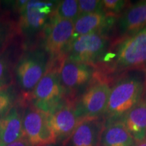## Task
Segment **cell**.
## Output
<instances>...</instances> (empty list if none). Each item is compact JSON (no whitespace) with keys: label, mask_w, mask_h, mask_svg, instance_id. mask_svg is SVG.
<instances>
[{"label":"cell","mask_w":146,"mask_h":146,"mask_svg":"<svg viewBox=\"0 0 146 146\" xmlns=\"http://www.w3.org/2000/svg\"><path fill=\"white\" fill-rule=\"evenodd\" d=\"M143 81L137 76L120 79L111 88L105 114L112 119L124 116L141 100Z\"/></svg>","instance_id":"6da1fadb"},{"label":"cell","mask_w":146,"mask_h":146,"mask_svg":"<svg viewBox=\"0 0 146 146\" xmlns=\"http://www.w3.org/2000/svg\"><path fill=\"white\" fill-rule=\"evenodd\" d=\"M66 92L60 83L57 65L51 64L31 93L33 106L51 114L64 102Z\"/></svg>","instance_id":"7a4b0ae2"},{"label":"cell","mask_w":146,"mask_h":146,"mask_svg":"<svg viewBox=\"0 0 146 146\" xmlns=\"http://www.w3.org/2000/svg\"><path fill=\"white\" fill-rule=\"evenodd\" d=\"M48 68V54L44 50H34L25 53L14 69L20 88L26 94H31Z\"/></svg>","instance_id":"3957f363"},{"label":"cell","mask_w":146,"mask_h":146,"mask_svg":"<svg viewBox=\"0 0 146 146\" xmlns=\"http://www.w3.org/2000/svg\"><path fill=\"white\" fill-rule=\"evenodd\" d=\"M108 58L119 69L146 66V27L118 43L114 54Z\"/></svg>","instance_id":"277c9868"},{"label":"cell","mask_w":146,"mask_h":146,"mask_svg":"<svg viewBox=\"0 0 146 146\" xmlns=\"http://www.w3.org/2000/svg\"><path fill=\"white\" fill-rule=\"evenodd\" d=\"M108 39L104 33L97 32L76 37L66 52L67 59L92 66L102 59Z\"/></svg>","instance_id":"5b68a950"},{"label":"cell","mask_w":146,"mask_h":146,"mask_svg":"<svg viewBox=\"0 0 146 146\" xmlns=\"http://www.w3.org/2000/svg\"><path fill=\"white\" fill-rule=\"evenodd\" d=\"M74 36V21L52 16L43 29V49L52 59L63 57Z\"/></svg>","instance_id":"8992f818"},{"label":"cell","mask_w":146,"mask_h":146,"mask_svg":"<svg viewBox=\"0 0 146 146\" xmlns=\"http://www.w3.org/2000/svg\"><path fill=\"white\" fill-rule=\"evenodd\" d=\"M23 130L32 146L56 143L50 123V114L34 106H29L23 110Z\"/></svg>","instance_id":"52a82bcc"},{"label":"cell","mask_w":146,"mask_h":146,"mask_svg":"<svg viewBox=\"0 0 146 146\" xmlns=\"http://www.w3.org/2000/svg\"><path fill=\"white\" fill-rule=\"evenodd\" d=\"M111 87L108 82L96 78L87 86L75 102L78 115L84 118H99L106 110Z\"/></svg>","instance_id":"ba28073f"},{"label":"cell","mask_w":146,"mask_h":146,"mask_svg":"<svg viewBox=\"0 0 146 146\" xmlns=\"http://www.w3.org/2000/svg\"><path fill=\"white\" fill-rule=\"evenodd\" d=\"M58 74L68 100H72L76 91L90 84L94 76L92 66L67 59L65 56L58 59Z\"/></svg>","instance_id":"9c48e42d"},{"label":"cell","mask_w":146,"mask_h":146,"mask_svg":"<svg viewBox=\"0 0 146 146\" xmlns=\"http://www.w3.org/2000/svg\"><path fill=\"white\" fill-rule=\"evenodd\" d=\"M56 1H29L20 12V29L25 34H33L44 29L56 8Z\"/></svg>","instance_id":"30bf717a"},{"label":"cell","mask_w":146,"mask_h":146,"mask_svg":"<svg viewBox=\"0 0 146 146\" xmlns=\"http://www.w3.org/2000/svg\"><path fill=\"white\" fill-rule=\"evenodd\" d=\"M50 114V123L56 142L68 140L82 118L75 107V100H67Z\"/></svg>","instance_id":"8fae6325"},{"label":"cell","mask_w":146,"mask_h":146,"mask_svg":"<svg viewBox=\"0 0 146 146\" xmlns=\"http://www.w3.org/2000/svg\"><path fill=\"white\" fill-rule=\"evenodd\" d=\"M104 121L99 118H84L68 140L70 146H100Z\"/></svg>","instance_id":"7c38bea8"},{"label":"cell","mask_w":146,"mask_h":146,"mask_svg":"<svg viewBox=\"0 0 146 146\" xmlns=\"http://www.w3.org/2000/svg\"><path fill=\"white\" fill-rule=\"evenodd\" d=\"M116 18V16L106 14L104 12L78 16L74 21L73 40L78 36L93 33H104L114 25Z\"/></svg>","instance_id":"4fadbf2b"},{"label":"cell","mask_w":146,"mask_h":146,"mask_svg":"<svg viewBox=\"0 0 146 146\" xmlns=\"http://www.w3.org/2000/svg\"><path fill=\"white\" fill-rule=\"evenodd\" d=\"M118 31L123 39L136 34L146 27V0L131 5L120 16Z\"/></svg>","instance_id":"5bb4252c"},{"label":"cell","mask_w":146,"mask_h":146,"mask_svg":"<svg viewBox=\"0 0 146 146\" xmlns=\"http://www.w3.org/2000/svg\"><path fill=\"white\" fill-rule=\"evenodd\" d=\"M23 111L14 106L0 120V146H6L23 135Z\"/></svg>","instance_id":"9a60e30c"},{"label":"cell","mask_w":146,"mask_h":146,"mask_svg":"<svg viewBox=\"0 0 146 146\" xmlns=\"http://www.w3.org/2000/svg\"><path fill=\"white\" fill-rule=\"evenodd\" d=\"M123 121L135 141L146 139V100H141L130 110Z\"/></svg>","instance_id":"2e32d148"},{"label":"cell","mask_w":146,"mask_h":146,"mask_svg":"<svg viewBox=\"0 0 146 146\" xmlns=\"http://www.w3.org/2000/svg\"><path fill=\"white\" fill-rule=\"evenodd\" d=\"M135 143L123 120H113L104 128L100 146H134Z\"/></svg>","instance_id":"e0dca14e"},{"label":"cell","mask_w":146,"mask_h":146,"mask_svg":"<svg viewBox=\"0 0 146 146\" xmlns=\"http://www.w3.org/2000/svg\"><path fill=\"white\" fill-rule=\"evenodd\" d=\"M79 15L78 3L76 0H64L58 1L53 13V16L62 19L75 21Z\"/></svg>","instance_id":"ac0fdd59"},{"label":"cell","mask_w":146,"mask_h":146,"mask_svg":"<svg viewBox=\"0 0 146 146\" xmlns=\"http://www.w3.org/2000/svg\"><path fill=\"white\" fill-rule=\"evenodd\" d=\"M16 96L15 90L12 85L0 89V120L14 106Z\"/></svg>","instance_id":"d6986e66"},{"label":"cell","mask_w":146,"mask_h":146,"mask_svg":"<svg viewBox=\"0 0 146 146\" xmlns=\"http://www.w3.org/2000/svg\"><path fill=\"white\" fill-rule=\"evenodd\" d=\"M10 58L8 52L0 54V89L10 85Z\"/></svg>","instance_id":"ffe728a7"},{"label":"cell","mask_w":146,"mask_h":146,"mask_svg":"<svg viewBox=\"0 0 146 146\" xmlns=\"http://www.w3.org/2000/svg\"><path fill=\"white\" fill-rule=\"evenodd\" d=\"M78 3V14L79 15L96 12H104L102 1L99 0H79Z\"/></svg>","instance_id":"44dd1931"},{"label":"cell","mask_w":146,"mask_h":146,"mask_svg":"<svg viewBox=\"0 0 146 146\" xmlns=\"http://www.w3.org/2000/svg\"><path fill=\"white\" fill-rule=\"evenodd\" d=\"M128 3L129 1H124V0H103L102 1L104 12L106 14L114 16L122 12Z\"/></svg>","instance_id":"7402d4cb"},{"label":"cell","mask_w":146,"mask_h":146,"mask_svg":"<svg viewBox=\"0 0 146 146\" xmlns=\"http://www.w3.org/2000/svg\"><path fill=\"white\" fill-rule=\"evenodd\" d=\"M9 34L8 29L4 25H0V50L3 49L4 45L8 41Z\"/></svg>","instance_id":"603a6c76"},{"label":"cell","mask_w":146,"mask_h":146,"mask_svg":"<svg viewBox=\"0 0 146 146\" xmlns=\"http://www.w3.org/2000/svg\"><path fill=\"white\" fill-rule=\"evenodd\" d=\"M6 146H32L29 140L27 139L25 135L21 136L19 139L16 140L15 141L12 142V143L9 144V145Z\"/></svg>","instance_id":"cb8c5ba5"},{"label":"cell","mask_w":146,"mask_h":146,"mask_svg":"<svg viewBox=\"0 0 146 146\" xmlns=\"http://www.w3.org/2000/svg\"><path fill=\"white\" fill-rule=\"evenodd\" d=\"M134 146H146V139L139 141H135Z\"/></svg>","instance_id":"d4e9b609"},{"label":"cell","mask_w":146,"mask_h":146,"mask_svg":"<svg viewBox=\"0 0 146 146\" xmlns=\"http://www.w3.org/2000/svg\"><path fill=\"white\" fill-rule=\"evenodd\" d=\"M42 146H56V143H51V144H47V145H44Z\"/></svg>","instance_id":"484cf974"}]
</instances>
